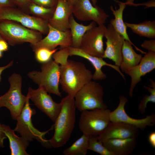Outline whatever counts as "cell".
Returning a JSON list of instances; mask_svg holds the SVG:
<instances>
[{
    "label": "cell",
    "mask_w": 155,
    "mask_h": 155,
    "mask_svg": "<svg viewBox=\"0 0 155 155\" xmlns=\"http://www.w3.org/2000/svg\"><path fill=\"white\" fill-rule=\"evenodd\" d=\"M61 111L53 125V136L48 140L54 148L62 147L69 141L73 130L76 119L74 98L67 95L62 98Z\"/></svg>",
    "instance_id": "1"
},
{
    "label": "cell",
    "mask_w": 155,
    "mask_h": 155,
    "mask_svg": "<svg viewBox=\"0 0 155 155\" xmlns=\"http://www.w3.org/2000/svg\"><path fill=\"white\" fill-rule=\"evenodd\" d=\"M59 84L67 95L74 98L77 92L92 80L93 74L81 62L68 60L60 65Z\"/></svg>",
    "instance_id": "2"
},
{
    "label": "cell",
    "mask_w": 155,
    "mask_h": 155,
    "mask_svg": "<svg viewBox=\"0 0 155 155\" xmlns=\"http://www.w3.org/2000/svg\"><path fill=\"white\" fill-rule=\"evenodd\" d=\"M0 35L9 44L13 46L26 42L33 44L42 39V34L13 21L0 20Z\"/></svg>",
    "instance_id": "3"
},
{
    "label": "cell",
    "mask_w": 155,
    "mask_h": 155,
    "mask_svg": "<svg viewBox=\"0 0 155 155\" xmlns=\"http://www.w3.org/2000/svg\"><path fill=\"white\" fill-rule=\"evenodd\" d=\"M26 96L25 105L16 119V125L13 130L19 133L21 137L29 142L36 139L45 147L50 148L51 146L49 140L45 139V135L53 128V125L50 129L44 131H41L34 127L32 123V117L36 111L30 107V99L27 95Z\"/></svg>",
    "instance_id": "4"
},
{
    "label": "cell",
    "mask_w": 155,
    "mask_h": 155,
    "mask_svg": "<svg viewBox=\"0 0 155 155\" xmlns=\"http://www.w3.org/2000/svg\"><path fill=\"white\" fill-rule=\"evenodd\" d=\"M40 68L41 71H33L28 73V77L48 92L61 97L59 89L60 75L59 64L52 59L42 63Z\"/></svg>",
    "instance_id": "5"
},
{
    "label": "cell",
    "mask_w": 155,
    "mask_h": 155,
    "mask_svg": "<svg viewBox=\"0 0 155 155\" xmlns=\"http://www.w3.org/2000/svg\"><path fill=\"white\" fill-rule=\"evenodd\" d=\"M103 88L99 83L91 81L85 85L74 97L76 108L82 112L96 109H106L104 102Z\"/></svg>",
    "instance_id": "6"
},
{
    "label": "cell",
    "mask_w": 155,
    "mask_h": 155,
    "mask_svg": "<svg viewBox=\"0 0 155 155\" xmlns=\"http://www.w3.org/2000/svg\"><path fill=\"white\" fill-rule=\"evenodd\" d=\"M8 91L0 96V108L5 107L10 111L13 119L16 120L26 102L27 96L21 92L22 79L19 74L14 73L8 78Z\"/></svg>",
    "instance_id": "7"
},
{
    "label": "cell",
    "mask_w": 155,
    "mask_h": 155,
    "mask_svg": "<svg viewBox=\"0 0 155 155\" xmlns=\"http://www.w3.org/2000/svg\"><path fill=\"white\" fill-rule=\"evenodd\" d=\"M111 111L106 109H96L81 112L79 122L83 134L89 137L98 136L111 122Z\"/></svg>",
    "instance_id": "8"
},
{
    "label": "cell",
    "mask_w": 155,
    "mask_h": 155,
    "mask_svg": "<svg viewBox=\"0 0 155 155\" xmlns=\"http://www.w3.org/2000/svg\"><path fill=\"white\" fill-rule=\"evenodd\" d=\"M8 20L19 23L30 29L42 34H47L49 32L48 22L40 17L32 16L22 11L10 7H0V20Z\"/></svg>",
    "instance_id": "9"
},
{
    "label": "cell",
    "mask_w": 155,
    "mask_h": 155,
    "mask_svg": "<svg viewBox=\"0 0 155 155\" xmlns=\"http://www.w3.org/2000/svg\"><path fill=\"white\" fill-rule=\"evenodd\" d=\"M47 93L41 87L36 89L29 87L27 95L38 108L54 122L61 111V104L60 102L54 101Z\"/></svg>",
    "instance_id": "10"
},
{
    "label": "cell",
    "mask_w": 155,
    "mask_h": 155,
    "mask_svg": "<svg viewBox=\"0 0 155 155\" xmlns=\"http://www.w3.org/2000/svg\"><path fill=\"white\" fill-rule=\"evenodd\" d=\"M106 28L102 24L88 30L83 36L80 48L91 56L102 58L104 51L103 38Z\"/></svg>",
    "instance_id": "11"
},
{
    "label": "cell",
    "mask_w": 155,
    "mask_h": 155,
    "mask_svg": "<svg viewBox=\"0 0 155 155\" xmlns=\"http://www.w3.org/2000/svg\"><path fill=\"white\" fill-rule=\"evenodd\" d=\"M119 103L117 107L110 114L111 122H121L133 126L141 130L147 126L152 127L155 124V114L154 113L142 119H135L129 117L126 112L125 106L128 102L127 97L123 96L119 97Z\"/></svg>",
    "instance_id": "12"
},
{
    "label": "cell",
    "mask_w": 155,
    "mask_h": 155,
    "mask_svg": "<svg viewBox=\"0 0 155 155\" xmlns=\"http://www.w3.org/2000/svg\"><path fill=\"white\" fill-rule=\"evenodd\" d=\"M72 14L78 20L92 21L98 25L104 24L109 17L103 9L93 6L90 0H79L73 5Z\"/></svg>",
    "instance_id": "13"
},
{
    "label": "cell",
    "mask_w": 155,
    "mask_h": 155,
    "mask_svg": "<svg viewBox=\"0 0 155 155\" xmlns=\"http://www.w3.org/2000/svg\"><path fill=\"white\" fill-rule=\"evenodd\" d=\"M49 32L47 35L37 43L30 44L33 51L40 48H45L53 50L59 46L60 49L71 46V36L69 29L65 31L59 30L48 24Z\"/></svg>",
    "instance_id": "14"
},
{
    "label": "cell",
    "mask_w": 155,
    "mask_h": 155,
    "mask_svg": "<svg viewBox=\"0 0 155 155\" xmlns=\"http://www.w3.org/2000/svg\"><path fill=\"white\" fill-rule=\"evenodd\" d=\"M104 37L106 47L102 58L113 61L115 65L120 67L122 61V48L124 39L109 23L106 31Z\"/></svg>",
    "instance_id": "15"
},
{
    "label": "cell",
    "mask_w": 155,
    "mask_h": 155,
    "mask_svg": "<svg viewBox=\"0 0 155 155\" xmlns=\"http://www.w3.org/2000/svg\"><path fill=\"white\" fill-rule=\"evenodd\" d=\"M155 68V52L149 51L145 54L140 63L125 73L131 78L129 94L133 95V90L136 85L142 80V77L150 73Z\"/></svg>",
    "instance_id": "16"
},
{
    "label": "cell",
    "mask_w": 155,
    "mask_h": 155,
    "mask_svg": "<svg viewBox=\"0 0 155 155\" xmlns=\"http://www.w3.org/2000/svg\"><path fill=\"white\" fill-rule=\"evenodd\" d=\"M139 129L121 122H110L98 136V140L102 142L111 139H123L136 137Z\"/></svg>",
    "instance_id": "17"
},
{
    "label": "cell",
    "mask_w": 155,
    "mask_h": 155,
    "mask_svg": "<svg viewBox=\"0 0 155 155\" xmlns=\"http://www.w3.org/2000/svg\"><path fill=\"white\" fill-rule=\"evenodd\" d=\"M70 56H77L84 58L88 61L94 67L95 71L93 74L92 80L94 81H100L106 78V75L102 71V67L106 66L115 70L125 80L124 75L122 73L119 67L115 65L108 63L101 57L91 56L85 52L80 48H75L71 46L68 48Z\"/></svg>",
    "instance_id": "18"
},
{
    "label": "cell",
    "mask_w": 155,
    "mask_h": 155,
    "mask_svg": "<svg viewBox=\"0 0 155 155\" xmlns=\"http://www.w3.org/2000/svg\"><path fill=\"white\" fill-rule=\"evenodd\" d=\"M73 7L66 0H58L53 14L48 21L49 24L61 31L69 29V18L72 14Z\"/></svg>",
    "instance_id": "19"
},
{
    "label": "cell",
    "mask_w": 155,
    "mask_h": 155,
    "mask_svg": "<svg viewBox=\"0 0 155 155\" xmlns=\"http://www.w3.org/2000/svg\"><path fill=\"white\" fill-rule=\"evenodd\" d=\"M114 1L118 3L119 8L117 9L115 7V9H114L112 5L110 6V9L112 14L114 16L115 18L111 19L110 21V23L115 30L123 37L125 40L128 41L134 46L136 50L139 51L142 54H145L146 52L141 50L131 42L127 34V27L123 20V13L127 5L125 2L119 1L118 0H114Z\"/></svg>",
    "instance_id": "20"
},
{
    "label": "cell",
    "mask_w": 155,
    "mask_h": 155,
    "mask_svg": "<svg viewBox=\"0 0 155 155\" xmlns=\"http://www.w3.org/2000/svg\"><path fill=\"white\" fill-rule=\"evenodd\" d=\"M103 145L114 155H128L135 148L136 137L123 139H111L102 142Z\"/></svg>",
    "instance_id": "21"
},
{
    "label": "cell",
    "mask_w": 155,
    "mask_h": 155,
    "mask_svg": "<svg viewBox=\"0 0 155 155\" xmlns=\"http://www.w3.org/2000/svg\"><path fill=\"white\" fill-rule=\"evenodd\" d=\"M3 132L9 140L11 155H28L26 150L29 142L21 137H19L8 125L2 124Z\"/></svg>",
    "instance_id": "22"
},
{
    "label": "cell",
    "mask_w": 155,
    "mask_h": 155,
    "mask_svg": "<svg viewBox=\"0 0 155 155\" xmlns=\"http://www.w3.org/2000/svg\"><path fill=\"white\" fill-rule=\"evenodd\" d=\"M132 44L124 40L122 48V61L119 67L123 72H125L137 65L142 57L140 54L137 53L133 49Z\"/></svg>",
    "instance_id": "23"
},
{
    "label": "cell",
    "mask_w": 155,
    "mask_h": 155,
    "mask_svg": "<svg viewBox=\"0 0 155 155\" xmlns=\"http://www.w3.org/2000/svg\"><path fill=\"white\" fill-rule=\"evenodd\" d=\"M69 24L72 38L71 46L75 48H80L81 41L85 33L96 25V23L93 21L86 26L79 24L75 20L73 14L69 17Z\"/></svg>",
    "instance_id": "24"
},
{
    "label": "cell",
    "mask_w": 155,
    "mask_h": 155,
    "mask_svg": "<svg viewBox=\"0 0 155 155\" xmlns=\"http://www.w3.org/2000/svg\"><path fill=\"white\" fill-rule=\"evenodd\" d=\"M125 24L133 33L140 36L150 39L155 38V21L154 20H146L137 24L126 22H125Z\"/></svg>",
    "instance_id": "25"
},
{
    "label": "cell",
    "mask_w": 155,
    "mask_h": 155,
    "mask_svg": "<svg viewBox=\"0 0 155 155\" xmlns=\"http://www.w3.org/2000/svg\"><path fill=\"white\" fill-rule=\"evenodd\" d=\"M89 137L84 134L63 151L64 155H86L88 152Z\"/></svg>",
    "instance_id": "26"
},
{
    "label": "cell",
    "mask_w": 155,
    "mask_h": 155,
    "mask_svg": "<svg viewBox=\"0 0 155 155\" xmlns=\"http://www.w3.org/2000/svg\"><path fill=\"white\" fill-rule=\"evenodd\" d=\"M149 81L151 85H148V86H144V87L150 93V95H145L140 100L138 106L139 111L142 114L145 113L148 102L155 103V82L152 79H150Z\"/></svg>",
    "instance_id": "27"
},
{
    "label": "cell",
    "mask_w": 155,
    "mask_h": 155,
    "mask_svg": "<svg viewBox=\"0 0 155 155\" xmlns=\"http://www.w3.org/2000/svg\"><path fill=\"white\" fill-rule=\"evenodd\" d=\"M29 7L31 13L48 21L52 17L55 8L45 7L34 3H31Z\"/></svg>",
    "instance_id": "28"
},
{
    "label": "cell",
    "mask_w": 155,
    "mask_h": 155,
    "mask_svg": "<svg viewBox=\"0 0 155 155\" xmlns=\"http://www.w3.org/2000/svg\"><path fill=\"white\" fill-rule=\"evenodd\" d=\"M88 150L96 152L101 155H114L99 141L97 136L89 137Z\"/></svg>",
    "instance_id": "29"
},
{
    "label": "cell",
    "mask_w": 155,
    "mask_h": 155,
    "mask_svg": "<svg viewBox=\"0 0 155 155\" xmlns=\"http://www.w3.org/2000/svg\"><path fill=\"white\" fill-rule=\"evenodd\" d=\"M58 48L51 50L45 48H40L34 52L37 61L40 63H46L52 59L53 55L58 50Z\"/></svg>",
    "instance_id": "30"
},
{
    "label": "cell",
    "mask_w": 155,
    "mask_h": 155,
    "mask_svg": "<svg viewBox=\"0 0 155 155\" xmlns=\"http://www.w3.org/2000/svg\"><path fill=\"white\" fill-rule=\"evenodd\" d=\"M34 3L39 5L48 8H55L58 0H32Z\"/></svg>",
    "instance_id": "31"
},
{
    "label": "cell",
    "mask_w": 155,
    "mask_h": 155,
    "mask_svg": "<svg viewBox=\"0 0 155 155\" xmlns=\"http://www.w3.org/2000/svg\"><path fill=\"white\" fill-rule=\"evenodd\" d=\"M141 46L148 51L155 52V40L151 39L150 40H145Z\"/></svg>",
    "instance_id": "32"
},
{
    "label": "cell",
    "mask_w": 155,
    "mask_h": 155,
    "mask_svg": "<svg viewBox=\"0 0 155 155\" xmlns=\"http://www.w3.org/2000/svg\"><path fill=\"white\" fill-rule=\"evenodd\" d=\"M14 5L24 9L33 3L32 0H11Z\"/></svg>",
    "instance_id": "33"
},
{
    "label": "cell",
    "mask_w": 155,
    "mask_h": 155,
    "mask_svg": "<svg viewBox=\"0 0 155 155\" xmlns=\"http://www.w3.org/2000/svg\"><path fill=\"white\" fill-rule=\"evenodd\" d=\"M140 5L145 6V9L150 7H155V0H151L148 1L140 3L135 4L134 3L131 6H137Z\"/></svg>",
    "instance_id": "34"
},
{
    "label": "cell",
    "mask_w": 155,
    "mask_h": 155,
    "mask_svg": "<svg viewBox=\"0 0 155 155\" xmlns=\"http://www.w3.org/2000/svg\"><path fill=\"white\" fill-rule=\"evenodd\" d=\"M7 137L3 132L2 124L0 123V147L4 148V141Z\"/></svg>",
    "instance_id": "35"
},
{
    "label": "cell",
    "mask_w": 155,
    "mask_h": 155,
    "mask_svg": "<svg viewBox=\"0 0 155 155\" xmlns=\"http://www.w3.org/2000/svg\"><path fill=\"white\" fill-rule=\"evenodd\" d=\"M14 5L11 0H0V7H13Z\"/></svg>",
    "instance_id": "36"
},
{
    "label": "cell",
    "mask_w": 155,
    "mask_h": 155,
    "mask_svg": "<svg viewBox=\"0 0 155 155\" xmlns=\"http://www.w3.org/2000/svg\"><path fill=\"white\" fill-rule=\"evenodd\" d=\"M150 144L153 148H155V132L152 131L150 133L148 137Z\"/></svg>",
    "instance_id": "37"
},
{
    "label": "cell",
    "mask_w": 155,
    "mask_h": 155,
    "mask_svg": "<svg viewBox=\"0 0 155 155\" xmlns=\"http://www.w3.org/2000/svg\"><path fill=\"white\" fill-rule=\"evenodd\" d=\"M8 48L7 42L3 39L0 40V51L2 52L6 51L8 50Z\"/></svg>",
    "instance_id": "38"
},
{
    "label": "cell",
    "mask_w": 155,
    "mask_h": 155,
    "mask_svg": "<svg viewBox=\"0 0 155 155\" xmlns=\"http://www.w3.org/2000/svg\"><path fill=\"white\" fill-rule=\"evenodd\" d=\"M13 62L11 61L6 65L2 67H0V82L1 79V74L2 72L5 69L11 67L13 64Z\"/></svg>",
    "instance_id": "39"
},
{
    "label": "cell",
    "mask_w": 155,
    "mask_h": 155,
    "mask_svg": "<svg viewBox=\"0 0 155 155\" xmlns=\"http://www.w3.org/2000/svg\"><path fill=\"white\" fill-rule=\"evenodd\" d=\"M71 5H74L79 0H66Z\"/></svg>",
    "instance_id": "40"
},
{
    "label": "cell",
    "mask_w": 155,
    "mask_h": 155,
    "mask_svg": "<svg viewBox=\"0 0 155 155\" xmlns=\"http://www.w3.org/2000/svg\"><path fill=\"white\" fill-rule=\"evenodd\" d=\"M134 0H126L125 3L127 5L131 6L133 3H134Z\"/></svg>",
    "instance_id": "41"
},
{
    "label": "cell",
    "mask_w": 155,
    "mask_h": 155,
    "mask_svg": "<svg viewBox=\"0 0 155 155\" xmlns=\"http://www.w3.org/2000/svg\"><path fill=\"white\" fill-rule=\"evenodd\" d=\"M91 1L93 5L94 6H96L97 2V0H91Z\"/></svg>",
    "instance_id": "42"
},
{
    "label": "cell",
    "mask_w": 155,
    "mask_h": 155,
    "mask_svg": "<svg viewBox=\"0 0 155 155\" xmlns=\"http://www.w3.org/2000/svg\"><path fill=\"white\" fill-rule=\"evenodd\" d=\"M1 51H0V58L2 57V53Z\"/></svg>",
    "instance_id": "43"
},
{
    "label": "cell",
    "mask_w": 155,
    "mask_h": 155,
    "mask_svg": "<svg viewBox=\"0 0 155 155\" xmlns=\"http://www.w3.org/2000/svg\"><path fill=\"white\" fill-rule=\"evenodd\" d=\"M2 39H3V38H2L1 35H0V40Z\"/></svg>",
    "instance_id": "44"
}]
</instances>
